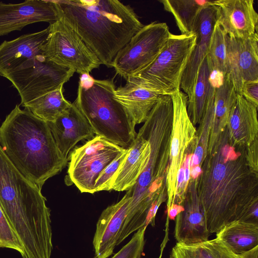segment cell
<instances>
[{
  "label": "cell",
  "mask_w": 258,
  "mask_h": 258,
  "mask_svg": "<svg viewBox=\"0 0 258 258\" xmlns=\"http://www.w3.org/2000/svg\"><path fill=\"white\" fill-rule=\"evenodd\" d=\"M0 248H7L23 254L22 245L0 205Z\"/></svg>",
  "instance_id": "33"
},
{
  "label": "cell",
  "mask_w": 258,
  "mask_h": 258,
  "mask_svg": "<svg viewBox=\"0 0 258 258\" xmlns=\"http://www.w3.org/2000/svg\"><path fill=\"white\" fill-rule=\"evenodd\" d=\"M215 85H213L208 99L203 118L196 132L194 152L191 157L190 168L202 167L208 154V150L213 118V103Z\"/></svg>",
  "instance_id": "30"
},
{
  "label": "cell",
  "mask_w": 258,
  "mask_h": 258,
  "mask_svg": "<svg viewBox=\"0 0 258 258\" xmlns=\"http://www.w3.org/2000/svg\"><path fill=\"white\" fill-rule=\"evenodd\" d=\"M128 149L108 165L100 174L95 184V192L102 190H110L114 175L125 159Z\"/></svg>",
  "instance_id": "35"
},
{
  "label": "cell",
  "mask_w": 258,
  "mask_h": 258,
  "mask_svg": "<svg viewBox=\"0 0 258 258\" xmlns=\"http://www.w3.org/2000/svg\"><path fill=\"white\" fill-rule=\"evenodd\" d=\"M164 9L175 19L181 34L193 33L194 28L201 11L215 5V1L209 0H160Z\"/></svg>",
  "instance_id": "27"
},
{
  "label": "cell",
  "mask_w": 258,
  "mask_h": 258,
  "mask_svg": "<svg viewBox=\"0 0 258 258\" xmlns=\"http://www.w3.org/2000/svg\"><path fill=\"white\" fill-rule=\"evenodd\" d=\"M113 79H94L87 86L79 84L74 102L86 118L94 134L122 148L130 149L137 133L136 124L114 98Z\"/></svg>",
  "instance_id": "6"
},
{
  "label": "cell",
  "mask_w": 258,
  "mask_h": 258,
  "mask_svg": "<svg viewBox=\"0 0 258 258\" xmlns=\"http://www.w3.org/2000/svg\"><path fill=\"white\" fill-rule=\"evenodd\" d=\"M0 146L16 168L41 189L68 163L48 123L16 105L0 126Z\"/></svg>",
  "instance_id": "5"
},
{
  "label": "cell",
  "mask_w": 258,
  "mask_h": 258,
  "mask_svg": "<svg viewBox=\"0 0 258 258\" xmlns=\"http://www.w3.org/2000/svg\"><path fill=\"white\" fill-rule=\"evenodd\" d=\"M171 32L167 24L155 21L138 31L117 53L112 67L125 80L149 66L165 45Z\"/></svg>",
  "instance_id": "11"
},
{
  "label": "cell",
  "mask_w": 258,
  "mask_h": 258,
  "mask_svg": "<svg viewBox=\"0 0 258 258\" xmlns=\"http://www.w3.org/2000/svg\"><path fill=\"white\" fill-rule=\"evenodd\" d=\"M126 150L96 136L72 152L68 170L70 180L81 192H95V184L100 174Z\"/></svg>",
  "instance_id": "10"
},
{
  "label": "cell",
  "mask_w": 258,
  "mask_h": 258,
  "mask_svg": "<svg viewBox=\"0 0 258 258\" xmlns=\"http://www.w3.org/2000/svg\"><path fill=\"white\" fill-rule=\"evenodd\" d=\"M196 35L171 33L165 45L147 67L131 77L160 95L180 90L182 75L195 45Z\"/></svg>",
  "instance_id": "7"
},
{
  "label": "cell",
  "mask_w": 258,
  "mask_h": 258,
  "mask_svg": "<svg viewBox=\"0 0 258 258\" xmlns=\"http://www.w3.org/2000/svg\"><path fill=\"white\" fill-rule=\"evenodd\" d=\"M117 203L107 207L100 216L93 240L94 258H108L119 244L121 229L132 199L130 190Z\"/></svg>",
  "instance_id": "17"
},
{
  "label": "cell",
  "mask_w": 258,
  "mask_h": 258,
  "mask_svg": "<svg viewBox=\"0 0 258 258\" xmlns=\"http://www.w3.org/2000/svg\"><path fill=\"white\" fill-rule=\"evenodd\" d=\"M49 28L23 35L0 44V76L5 77L27 59L42 53Z\"/></svg>",
  "instance_id": "20"
},
{
  "label": "cell",
  "mask_w": 258,
  "mask_h": 258,
  "mask_svg": "<svg viewBox=\"0 0 258 258\" xmlns=\"http://www.w3.org/2000/svg\"><path fill=\"white\" fill-rule=\"evenodd\" d=\"M236 95L234 86L227 76L223 77L220 85L215 86L213 123L208 154L213 151L221 135L226 128L228 118Z\"/></svg>",
  "instance_id": "24"
},
{
  "label": "cell",
  "mask_w": 258,
  "mask_h": 258,
  "mask_svg": "<svg viewBox=\"0 0 258 258\" xmlns=\"http://www.w3.org/2000/svg\"><path fill=\"white\" fill-rule=\"evenodd\" d=\"M59 18L55 1L26 0L19 4L0 2V36L20 31L40 22L53 23Z\"/></svg>",
  "instance_id": "13"
},
{
  "label": "cell",
  "mask_w": 258,
  "mask_h": 258,
  "mask_svg": "<svg viewBox=\"0 0 258 258\" xmlns=\"http://www.w3.org/2000/svg\"><path fill=\"white\" fill-rule=\"evenodd\" d=\"M47 123L57 148L67 158L78 142L94 134L88 121L74 102L56 120Z\"/></svg>",
  "instance_id": "19"
},
{
  "label": "cell",
  "mask_w": 258,
  "mask_h": 258,
  "mask_svg": "<svg viewBox=\"0 0 258 258\" xmlns=\"http://www.w3.org/2000/svg\"><path fill=\"white\" fill-rule=\"evenodd\" d=\"M240 94L243 84L258 80V36L246 38L229 36L226 75Z\"/></svg>",
  "instance_id": "14"
},
{
  "label": "cell",
  "mask_w": 258,
  "mask_h": 258,
  "mask_svg": "<svg viewBox=\"0 0 258 258\" xmlns=\"http://www.w3.org/2000/svg\"><path fill=\"white\" fill-rule=\"evenodd\" d=\"M172 117L171 96L161 95L140 128L150 143L151 152L146 167L136 184L129 189L132 199L121 229L119 244L135 231L147 226L149 211L159 198L167 200L166 180Z\"/></svg>",
  "instance_id": "4"
},
{
  "label": "cell",
  "mask_w": 258,
  "mask_h": 258,
  "mask_svg": "<svg viewBox=\"0 0 258 258\" xmlns=\"http://www.w3.org/2000/svg\"><path fill=\"white\" fill-rule=\"evenodd\" d=\"M150 152V143L140 129L125 159L114 175L112 189L121 191L132 188L146 167Z\"/></svg>",
  "instance_id": "23"
},
{
  "label": "cell",
  "mask_w": 258,
  "mask_h": 258,
  "mask_svg": "<svg viewBox=\"0 0 258 258\" xmlns=\"http://www.w3.org/2000/svg\"><path fill=\"white\" fill-rule=\"evenodd\" d=\"M217 7L211 5L203 8L196 20L193 33L196 35L195 45L183 72L180 89L191 96L201 63L206 58L211 36L217 23Z\"/></svg>",
  "instance_id": "15"
},
{
  "label": "cell",
  "mask_w": 258,
  "mask_h": 258,
  "mask_svg": "<svg viewBox=\"0 0 258 258\" xmlns=\"http://www.w3.org/2000/svg\"><path fill=\"white\" fill-rule=\"evenodd\" d=\"M55 1L59 18L108 68H112L117 53L144 26L133 9L119 1Z\"/></svg>",
  "instance_id": "2"
},
{
  "label": "cell",
  "mask_w": 258,
  "mask_h": 258,
  "mask_svg": "<svg viewBox=\"0 0 258 258\" xmlns=\"http://www.w3.org/2000/svg\"><path fill=\"white\" fill-rule=\"evenodd\" d=\"M48 27L49 34L42 47L46 59L80 75L89 74L101 64L80 36L60 18Z\"/></svg>",
  "instance_id": "9"
},
{
  "label": "cell",
  "mask_w": 258,
  "mask_h": 258,
  "mask_svg": "<svg viewBox=\"0 0 258 258\" xmlns=\"http://www.w3.org/2000/svg\"><path fill=\"white\" fill-rule=\"evenodd\" d=\"M213 85L212 72L206 57L199 68L192 94L187 99V111L194 125L203 118Z\"/></svg>",
  "instance_id": "26"
},
{
  "label": "cell",
  "mask_w": 258,
  "mask_h": 258,
  "mask_svg": "<svg viewBox=\"0 0 258 258\" xmlns=\"http://www.w3.org/2000/svg\"><path fill=\"white\" fill-rule=\"evenodd\" d=\"M146 228L144 226L138 230L131 239L111 258H142Z\"/></svg>",
  "instance_id": "34"
},
{
  "label": "cell",
  "mask_w": 258,
  "mask_h": 258,
  "mask_svg": "<svg viewBox=\"0 0 258 258\" xmlns=\"http://www.w3.org/2000/svg\"><path fill=\"white\" fill-rule=\"evenodd\" d=\"M245 153L246 147L230 143L226 128L202 164L197 190L211 234L258 205V173L248 167Z\"/></svg>",
  "instance_id": "1"
},
{
  "label": "cell",
  "mask_w": 258,
  "mask_h": 258,
  "mask_svg": "<svg viewBox=\"0 0 258 258\" xmlns=\"http://www.w3.org/2000/svg\"><path fill=\"white\" fill-rule=\"evenodd\" d=\"M217 23L231 38H246L257 33L258 14L253 0H218Z\"/></svg>",
  "instance_id": "18"
},
{
  "label": "cell",
  "mask_w": 258,
  "mask_h": 258,
  "mask_svg": "<svg viewBox=\"0 0 258 258\" xmlns=\"http://www.w3.org/2000/svg\"><path fill=\"white\" fill-rule=\"evenodd\" d=\"M169 258H235L234 254L216 238L192 244L176 243Z\"/></svg>",
  "instance_id": "29"
},
{
  "label": "cell",
  "mask_w": 258,
  "mask_h": 258,
  "mask_svg": "<svg viewBox=\"0 0 258 258\" xmlns=\"http://www.w3.org/2000/svg\"><path fill=\"white\" fill-rule=\"evenodd\" d=\"M226 128L232 145L248 147L258 138L257 107L237 94Z\"/></svg>",
  "instance_id": "21"
},
{
  "label": "cell",
  "mask_w": 258,
  "mask_h": 258,
  "mask_svg": "<svg viewBox=\"0 0 258 258\" xmlns=\"http://www.w3.org/2000/svg\"><path fill=\"white\" fill-rule=\"evenodd\" d=\"M234 256L235 258H258V246L244 253Z\"/></svg>",
  "instance_id": "39"
},
{
  "label": "cell",
  "mask_w": 258,
  "mask_h": 258,
  "mask_svg": "<svg viewBox=\"0 0 258 258\" xmlns=\"http://www.w3.org/2000/svg\"><path fill=\"white\" fill-rule=\"evenodd\" d=\"M197 179L190 178L182 204L183 210L175 217L174 235L177 243L192 244L209 240L207 229L197 190Z\"/></svg>",
  "instance_id": "16"
},
{
  "label": "cell",
  "mask_w": 258,
  "mask_h": 258,
  "mask_svg": "<svg viewBox=\"0 0 258 258\" xmlns=\"http://www.w3.org/2000/svg\"><path fill=\"white\" fill-rule=\"evenodd\" d=\"M72 103L63 94V85L24 104L23 107L47 122L56 120Z\"/></svg>",
  "instance_id": "28"
},
{
  "label": "cell",
  "mask_w": 258,
  "mask_h": 258,
  "mask_svg": "<svg viewBox=\"0 0 258 258\" xmlns=\"http://www.w3.org/2000/svg\"><path fill=\"white\" fill-rule=\"evenodd\" d=\"M216 238L234 255L258 246V225L234 221L216 233Z\"/></svg>",
  "instance_id": "25"
},
{
  "label": "cell",
  "mask_w": 258,
  "mask_h": 258,
  "mask_svg": "<svg viewBox=\"0 0 258 258\" xmlns=\"http://www.w3.org/2000/svg\"><path fill=\"white\" fill-rule=\"evenodd\" d=\"M170 96L173 105V117L166 180L167 211L174 204L178 173L189 147L196 140L197 132L187 113L186 95L180 90Z\"/></svg>",
  "instance_id": "12"
},
{
  "label": "cell",
  "mask_w": 258,
  "mask_h": 258,
  "mask_svg": "<svg viewBox=\"0 0 258 258\" xmlns=\"http://www.w3.org/2000/svg\"><path fill=\"white\" fill-rule=\"evenodd\" d=\"M75 73L48 60L42 53L27 59L5 78L18 91L23 106L63 85Z\"/></svg>",
  "instance_id": "8"
},
{
  "label": "cell",
  "mask_w": 258,
  "mask_h": 258,
  "mask_svg": "<svg viewBox=\"0 0 258 258\" xmlns=\"http://www.w3.org/2000/svg\"><path fill=\"white\" fill-rule=\"evenodd\" d=\"M240 95L258 107V80L245 82L242 86Z\"/></svg>",
  "instance_id": "36"
},
{
  "label": "cell",
  "mask_w": 258,
  "mask_h": 258,
  "mask_svg": "<svg viewBox=\"0 0 258 258\" xmlns=\"http://www.w3.org/2000/svg\"><path fill=\"white\" fill-rule=\"evenodd\" d=\"M41 189L13 164L0 146V205L22 245V258H50V210Z\"/></svg>",
  "instance_id": "3"
},
{
  "label": "cell",
  "mask_w": 258,
  "mask_h": 258,
  "mask_svg": "<svg viewBox=\"0 0 258 258\" xmlns=\"http://www.w3.org/2000/svg\"><path fill=\"white\" fill-rule=\"evenodd\" d=\"M194 148L193 142L189 147L186 158L178 171L174 202L175 204L182 206L184 202L186 191L190 179V164Z\"/></svg>",
  "instance_id": "32"
},
{
  "label": "cell",
  "mask_w": 258,
  "mask_h": 258,
  "mask_svg": "<svg viewBox=\"0 0 258 258\" xmlns=\"http://www.w3.org/2000/svg\"><path fill=\"white\" fill-rule=\"evenodd\" d=\"M245 159L249 168L258 173V138L246 148Z\"/></svg>",
  "instance_id": "37"
},
{
  "label": "cell",
  "mask_w": 258,
  "mask_h": 258,
  "mask_svg": "<svg viewBox=\"0 0 258 258\" xmlns=\"http://www.w3.org/2000/svg\"><path fill=\"white\" fill-rule=\"evenodd\" d=\"M228 37L229 36L216 23L206 56L212 74L216 73L222 77L225 76L226 72Z\"/></svg>",
  "instance_id": "31"
},
{
  "label": "cell",
  "mask_w": 258,
  "mask_h": 258,
  "mask_svg": "<svg viewBox=\"0 0 258 258\" xmlns=\"http://www.w3.org/2000/svg\"><path fill=\"white\" fill-rule=\"evenodd\" d=\"M123 86L115 88V99L125 109L136 125L144 122L160 95L130 77Z\"/></svg>",
  "instance_id": "22"
},
{
  "label": "cell",
  "mask_w": 258,
  "mask_h": 258,
  "mask_svg": "<svg viewBox=\"0 0 258 258\" xmlns=\"http://www.w3.org/2000/svg\"><path fill=\"white\" fill-rule=\"evenodd\" d=\"M183 209V207L181 205H178L177 204H174L167 211V225L166 227L167 228V224L168 223V220H174L176 216L181 212Z\"/></svg>",
  "instance_id": "38"
}]
</instances>
